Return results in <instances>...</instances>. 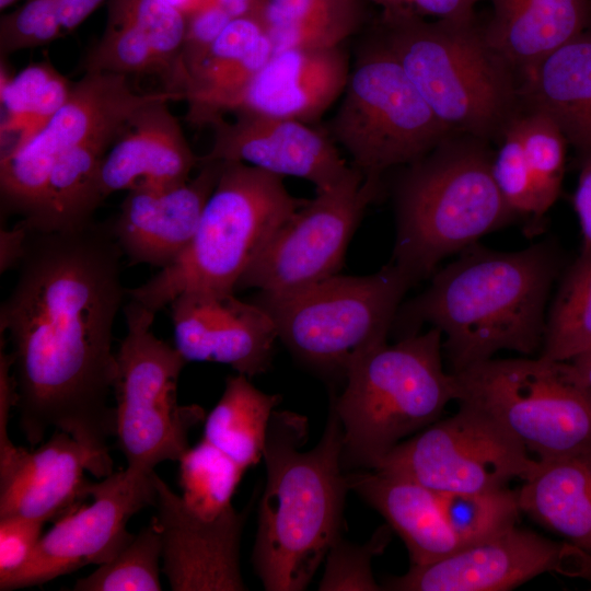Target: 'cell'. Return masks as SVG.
Returning a JSON list of instances; mask_svg holds the SVG:
<instances>
[{
  "label": "cell",
  "instance_id": "60d3db41",
  "mask_svg": "<svg viewBox=\"0 0 591 591\" xmlns=\"http://www.w3.org/2000/svg\"><path fill=\"white\" fill-rule=\"evenodd\" d=\"M186 18V34L181 55L183 88L186 78L201 63L211 45L233 19L218 1L207 3Z\"/></svg>",
  "mask_w": 591,
  "mask_h": 591
},
{
  "label": "cell",
  "instance_id": "7402d4cb",
  "mask_svg": "<svg viewBox=\"0 0 591 591\" xmlns=\"http://www.w3.org/2000/svg\"><path fill=\"white\" fill-rule=\"evenodd\" d=\"M183 95L164 91L139 108L105 153L99 172V193L107 196L140 187L185 183L199 157L192 151L170 101Z\"/></svg>",
  "mask_w": 591,
  "mask_h": 591
},
{
  "label": "cell",
  "instance_id": "e575fe53",
  "mask_svg": "<svg viewBox=\"0 0 591 591\" xmlns=\"http://www.w3.org/2000/svg\"><path fill=\"white\" fill-rule=\"evenodd\" d=\"M56 72L45 61L28 65L11 79L1 73V102L5 111L1 135L18 136L12 148L32 139L50 120L49 86Z\"/></svg>",
  "mask_w": 591,
  "mask_h": 591
},
{
  "label": "cell",
  "instance_id": "681fc988",
  "mask_svg": "<svg viewBox=\"0 0 591 591\" xmlns=\"http://www.w3.org/2000/svg\"><path fill=\"white\" fill-rule=\"evenodd\" d=\"M233 18L253 15L262 0H217Z\"/></svg>",
  "mask_w": 591,
  "mask_h": 591
},
{
  "label": "cell",
  "instance_id": "d6986e66",
  "mask_svg": "<svg viewBox=\"0 0 591 591\" xmlns=\"http://www.w3.org/2000/svg\"><path fill=\"white\" fill-rule=\"evenodd\" d=\"M174 347L188 361L228 364L248 378L271 363L278 333L257 303L228 293H184L170 303Z\"/></svg>",
  "mask_w": 591,
  "mask_h": 591
},
{
  "label": "cell",
  "instance_id": "2e32d148",
  "mask_svg": "<svg viewBox=\"0 0 591 591\" xmlns=\"http://www.w3.org/2000/svg\"><path fill=\"white\" fill-rule=\"evenodd\" d=\"M591 577V556L515 525L427 565H410L383 590L506 591L545 572Z\"/></svg>",
  "mask_w": 591,
  "mask_h": 591
},
{
  "label": "cell",
  "instance_id": "44dd1931",
  "mask_svg": "<svg viewBox=\"0 0 591 591\" xmlns=\"http://www.w3.org/2000/svg\"><path fill=\"white\" fill-rule=\"evenodd\" d=\"M94 471L89 452L61 430L32 451L18 447L0 463V518L56 522L91 497L85 472L94 476Z\"/></svg>",
  "mask_w": 591,
  "mask_h": 591
},
{
  "label": "cell",
  "instance_id": "7dc6e473",
  "mask_svg": "<svg viewBox=\"0 0 591 591\" xmlns=\"http://www.w3.org/2000/svg\"><path fill=\"white\" fill-rule=\"evenodd\" d=\"M104 0H59L63 34L79 26Z\"/></svg>",
  "mask_w": 591,
  "mask_h": 591
},
{
  "label": "cell",
  "instance_id": "836d02e7",
  "mask_svg": "<svg viewBox=\"0 0 591 591\" xmlns=\"http://www.w3.org/2000/svg\"><path fill=\"white\" fill-rule=\"evenodd\" d=\"M440 498L447 521L463 547L515 525L521 512L518 490L509 487L442 494Z\"/></svg>",
  "mask_w": 591,
  "mask_h": 591
},
{
  "label": "cell",
  "instance_id": "484cf974",
  "mask_svg": "<svg viewBox=\"0 0 591 591\" xmlns=\"http://www.w3.org/2000/svg\"><path fill=\"white\" fill-rule=\"evenodd\" d=\"M494 12L483 27L489 45L518 79L586 27L591 0H491Z\"/></svg>",
  "mask_w": 591,
  "mask_h": 591
},
{
  "label": "cell",
  "instance_id": "277c9868",
  "mask_svg": "<svg viewBox=\"0 0 591 591\" xmlns=\"http://www.w3.org/2000/svg\"><path fill=\"white\" fill-rule=\"evenodd\" d=\"M379 39L438 119L452 132L487 140L520 114L519 79L475 20L427 21L384 8Z\"/></svg>",
  "mask_w": 591,
  "mask_h": 591
},
{
  "label": "cell",
  "instance_id": "7c38bea8",
  "mask_svg": "<svg viewBox=\"0 0 591 591\" xmlns=\"http://www.w3.org/2000/svg\"><path fill=\"white\" fill-rule=\"evenodd\" d=\"M537 460L490 415L459 403L390 451L373 470L417 482L437 494L490 491L524 480Z\"/></svg>",
  "mask_w": 591,
  "mask_h": 591
},
{
  "label": "cell",
  "instance_id": "c3c4849f",
  "mask_svg": "<svg viewBox=\"0 0 591 591\" xmlns=\"http://www.w3.org/2000/svg\"><path fill=\"white\" fill-rule=\"evenodd\" d=\"M569 362L579 381L591 391V349Z\"/></svg>",
  "mask_w": 591,
  "mask_h": 591
},
{
  "label": "cell",
  "instance_id": "74e56055",
  "mask_svg": "<svg viewBox=\"0 0 591 591\" xmlns=\"http://www.w3.org/2000/svg\"><path fill=\"white\" fill-rule=\"evenodd\" d=\"M389 524L380 526L364 544H354L340 536L329 548L318 584L322 591H379L372 573V559L383 553L392 537Z\"/></svg>",
  "mask_w": 591,
  "mask_h": 591
},
{
  "label": "cell",
  "instance_id": "f907efd6",
  "mask_svg": "<svg viewBox=\"0 0 591 591\" xmlns=\"http://www.w3.org/2000/svg\"><path fill=\"white\" fill-rule=\"evenodd\" d=\"M16 0H0V8L1 10L10 7L12 3H14Z\"/></svg>",
  "mask_w": 591,
  "mask_h": 591
},
{
  "label": "cell",
  "instance_id": "ac0fdd59",
  "mask_svg": "<svg viewBox=\"0 0 591 591\" xmlns=\"http://www.w3.org/2000/svg\"><path fill=\"white\" fill-rule=\"evenodd\" d=\"M234 113L232 121L223 115L209 121L212 144L199 163L243 162L282 177L304 178L316 192L334 186L350 169L334 140L309 124L246 111Z\"/></svg>",
  "mask_w": 591,
  "mask_h": 591
},
{
  "label": "cell",
  "instance_id": "4fadbf2b",
  "mask_svg": "<svg viewBox=\"0 0 591 591\" xmlns=\"http://www.w3.org/2000/svg\"><path fill=\"white\" fill-rule=\"evenodd\" d=\"M381 190L382 181L364 178L350 165L339 182L317 190L279 228L236 289L286 296L338 274L354 232Z\"/></svg>",
  "mask_w": 591,
  "mask_h": 591
},
{
  "label": "cell",
  "instance_id": "f35d334b",
  "mask_svg": "<svg viewBox=\"0 0 591 591\" xmlns=\"http://www.w3.org/2000/svg\"><path fill=\"white\" fill-rule=\"evenodd\" d=\"M501 137L502 143L491 162L494 181L514 215L530 217L534 227L535 222L541 221L543 213L534 178L513 121Z\"/></svg>",
  "mask_w": 591,
  "mask_h": 591
},
{
  "label": "cell",
  "instance_id": "30bf717a",
  "mask_svg": "<svg viewBox=\"0 0 591 591\" xmlns=\"http://www.w3.org/2000/svg\"><path fill=\"white\" fill-rule=\"evenodd\" d=\"M331 134L364 178L382 181L451 135L391 51L376 38L350 71Z\"/></svg>",
  "mask_w": 591,
  "mask_h": 591
},
{
  "label": "cell",
  "instance_id": "4316f807",
  "mask_svg": "<svg viewBox=\"0 0 591 591\" xmlns=\"http://www.w3.org/2000/svg\"><path fill=\"white\" fill-rule=\"evenodd\" d=\"M518 499L522 512L591 556V443L537 460Z\"/></svg>",
  "mask_w": 591,
  "mask_h": 591
},
{
  "label": "cell",
  "instance_id": "f6af8a7d",
  "mask_svg": "<svg viewBox=\"0 0 591 591\" xmlns=\"http://www.w3.org/2000/svg\"><path fill=\"white\" fill-rule=\"evenodd\" d=\"M572 202L581 228L582 250H591V157L582 160Z\"/></svg>",
  "mask_w": 591,
  "mask_h": 591
},
{
  "label": "cell",
  "instance_id": "d4e9b609",
  "mask_svg": "<svg viewBox=\"0 0 591 591\" xmlns=\"http://www.w3.org/2000/svg\"><path fill=\"white\" fill-rule=\"evenodd\" d=\"M348 489L379 511L404 541L410 565L438 561L461 542L444 515L440 495L398 475L370 470L346 474Z\"/></svg>",
  "mask_w": 591,
  "mask_h": 591
},
{
  "label": "cell",
  "instance_id": "3957f363",
  "mask_svg": "<svg viewBox=\"0 0 591 591\" xmlns=\"http://www.w3.org/2000/svg\"><path fill=\"white\" fill-rule=\"evenodd\" d=\"M305 416L275 409L263 460L266 485L259 503L252 554L267 591H301L340 536L348 489L343 474V427L331 404L317 444L301 451L309 437Z\"/></svg>",
  "mask_w": 591,
  "mask_h": 591
},
{
  "label": "cell",
  "instance_id": "b9f144b4",
  "mask_svg": "<svg viewBox=\"0 0 591 591\" xmlns=\"http://www.w3.org/2000/svg\"><path fill=\"white\" fill-rule=\"evenodd\" d=\"M45 522L10 515L0 518V577L22 567L43 536Z\"/></svg>",
  "mask_w": 591,
  "mask_h": 591
},
{
  "label": "cell",
  "instance_id": "ab89813d",
  "mask_svg": "<svg viewBox=\"0 0 591 591\" xmlns=\"http://www.w3.org/2000/svg\"><path fill=\"white\" fill-rule=\"evenodd\" d=\"M62 34L59 0H26L1 18V57L46 45Z\"/></svg>",
  "mask_w": 591,
  "mask_h": 591
},
{
  "label": "cell",
  "instance_id": "83f0119b",
  "mask_svg": "<svg viewBox=\"0 0 591 591\" xmlns=\"http://www.w3.org/2000/svg\"><path fill=\"white\" fill-rule=\"evenodd\" d=\"M362 1L262 0L252 16L262 23L274 54L287 49H328L343 46L359 28Z\"/></svg>",
  "mask_w": 591,
  "mask_h": 591
},
{
  "label": "cell",
  "instance_id": "e0dca14e",
  "mask_svg": "<svg viewBox=\"0 0 591 591\" xmlns=\"http://www.w3.org/2000/svg\"><path fill=\"white\" fill-rule=\"evenodd\" d=\"M162 541V571L173 591L246 590L240 569L244 515L233 506L212 520L194 513L159 475L153 474Z\"/></svg>",
  "mask_w": 591,
  "mask_h": 591
},
{
  "label": "cell",
  "instance_id": "7bdbcfd3",
  "mask_svg": "<svg viewBox=\"0 0 591 591\" xmlns=\"http://www.w3.org/2000/svg\"><path fill=\"white\" fill-rule=\"evenodd\" d=\"M384 8H409L419 14L439 19L470 21L474 20V8L480 0H363Z\"/></svg>",
  "mask_w": 591,
  "mask_h": 591
},
{
  "label": "cell",
  "instance_id": "ee69618b",
  "mask_svg": "<svg viewBox=\"0 0 591 591\" xmlns=\"http://www.w3.org/2000/svg\"><path fill=\"white\" fill-rule=\"evenodd\" d=\"M16 385L9 352L0 349V462L8 460L18 449L9 438L8 424L16 406Z\"/></svg>",
  "mask_w": 591,
  "mask_h": 591
},
{
  "label": "cell",
  "instance_id": "5bb4252c",
  "mask_svg": "<svg viewBox=\"0 0 591 591\" xmlns=\"http://www.w3.org/2000/svg\"><path fill=\"white\" fill-rule=\"evenodd\" d=\"M162 93L134 92L126 74L85 71L72 84L66 104L38 134L1 154L2 213L27 219L62 155L89 140L123 132L134 114Z\"/></svg>",
  "mask_w": 591,
  "mask_h": 591
},
{
  "label": "cell",
  "instance_id": "9a60e30c",
  "mask_svg": "<svg viewBox=\"0 0 591 591\" xmlns=\"http://www.w3.org/2000/svg\"><path fill=\"white\" fill-rule=\"evenodd\" d=\"M152 472L126 467L91 488L92 503L81 506L43 534L27 561L0 577V590L45 583L88 565L114 558L134 537L127 523L141 509L154 505Z\"/></svg>",
  "mask_w": 591,
  "mask_h": 591
},
{
  "label": "cell",
  "instance_id": "bcb514c9",
  "mask_svg": "<svg viewBox=\"0 0 591 591\" xmlns=\"http://www.w3.org/2000/svg\"><path fill=\"white\" fill-rule=\"evenodd\" d=\"M30 236V229L19 221L13 228L0 231V273L18 268L22 260Z\"/></svg>",
  "mask_w": 591,
  "mask_h": 591
},
{
  "label": "cell",
  "instance_id": "9c48e42d",
  "mask_svg": "<svg viewBox=\"0 0 591 591\" xmlns=\"http://www.w3.org/2000/svg\"><path fill=\"white\" fill-rule=\"evenodd\" d=\"M454 374L456 402L490 415L534 459L591 443V391L569 361L491 358Z\"/></svg>",
  "mask_w": 591,
  "mask_h": 591
},
{
  "label": "cell",
  "instance_id": "8fae6325",
  "mask_svg": "<svg viewBox=\"0 0 591 591\" xmlns=\"http://www.w3.org/2000/svg\"><path fill=\"white\" fill-rule=\"evenodd\" d=\"M124 314L126 334L115 351V439L128 467L152 472L164 461L178 462L206 414L198 405L178 404L187 361L152 333L155 313L129 299Z\"/></svg>",
  "mask_w": 591,
  "mask_h": 591
},
{
  "label": "cell",
  "instance_id": "d590c367",
  "mask_svg": "<svg viewBox=\"0 0 591 591\" xmlns=\"http://www.w3.org/2000/svg\"><path fill=\"white\" fill-rule=\"evenodd\" d=\"M512 121L533 175L544 216L560 193L567 140L559 127L544 114L524 111Z\"/></svg>",
  "mask_w": 591,
  "mask_h": 591
},
{
  "label": "cell",
  "instance_id": "ffe728a7",
  "mask_svg": "<svg viewBox=\"0 0 591 591\" xmlns=\"http://www.w3.org/2000/svg\"><path fill=\"white\" fill-rule=\"evenodd\" d=\"M221 169L222 161L201 162L198 174L185 183L127 192L109 224L131 265L162 269L182 255L195 235Z\"/></svg>",
  "mask_w": 591,
  "mask_h": 591
},
{
  "label": "cell",
  "instance_id": "6da1fadb",
  "mask_svg": "<svg viewBox=\"0 0 591 591\" xmlns=\"http://www.w3.org/2000/svg\"><path fill=\"white\" fill-rule=\"evenodd\" d=\"M109 221L30 230L18 278L0 309L16 385L19 424L35 447L54 428L91 455L94 476L113 473V326L127 289Z\"/></svg>",
  "mask_w": 591,
  "mask_h": 591
},
{
  "label": "cell",
  "instance_id": "4dcf8cb0",
  "mask_svg": "<svg viewBox=\"0 0 591 591\" xmlns=\"http://www.w3.org/2000/svg\"><path fill=\"white\" fill-rule=\"evenodd\" d=\"M179 485L185 505L197 515L212 520L228 510L244 470L202 439L178 460Z\"/></svg>",
  "mask_w": 591,
  "mask_h": 591
},
{
  "label": "cell",
  "instance_id": "ba28073f",
  "mask_svg": "<svg viewBox=\"0 0 591 591\" xmlns=\"http://www.w3.org/2000/svg\"><path fill=\"white\" fill-rule=\"evenodd\" d=\"M414 283L390 262L372 275L336 274L286 296L258 293L254 302L269 314L293 357L322 374L345 379L356 356L386 343Z\"/></svg>",
  "mask_w": 591,
  "mask_h": 591
},
{
  "label": "cell",
  "instance_id": "8992f818",
  "mask_svg": "<svg viewBox=\"0 0 591 591\" xmlns=\"http://www.w3.org/2000/svg\"><path fill=\"white\" fill-rule=\"evenodd\" d=\"M442 333L401 337L356 356L345 386L332 397L343 427L341 466L373 470L398 443L419 432L457 399L454 373L442 362Z\"/></svg>",
  "mask_w": 591,
  "mask_h": 591
},
{
  "label": "cell",
  "instance_id": "603a6c76",
  "mask_svg": "<svg viewBox=\"0 0 591 591\" xmlns=\"http://www.w3.org/2000/svg\"><path fill=\"white\" fill-rule=\"evenodd\" d=\"M350 71L343 46L276 53L231 112L246 111L310 124L343 95Z\"/></svg>",
  "mask_w": 591,
  "mask_h": 591
},
{
  "label": "cell",
  "instance_id": "f546056e",
  "mask_svg": "<svg viewBox=\"0 0 591 591\" xmlns=\"http://www.w3.org/2000/svg\"><path fill=\"white\" fill-rule=\"evenodd\" d=\"M591 349V250H581L565 274L546 325L541 357L570 361Z\"/></svg>",
  "mask_w": 591,
  "mask_h": 591
},
{
  "label": "cell",
  "instance_id": "1f68e13d",
  "mask_svg": "<svg viewBox=\"0 0 591 591\" xmlns=\"http://www.w3.org/2000/svg\"><path fill=\"white\" fill-rule=\"evenodd\" d=\"M162 541L151 522L111 560L85 578L77 580L74 591H160Z\"/></svg>",
  "mask_w": 591,
  "mask_h": 591
},
{
  "label": "cell",
  "instance_id": "cb8c5ba5",
  "mask_svg": "<svg viewBox=\"0 0 591 591\" xmlns=\"http://www.w3.org/2000/svg\"><path fill=\"white\" fill-rule=\"evenodd\" d=\"M520 104L551 118L581 159L591 157V30L519 77Z\"/></svg>",
  "mask_w": 591,
  "mask_h": 591
},
{
  "label": "cell",
  "instance_id": "5b68a950",
  "mask_svg": "<svg viewBox=\"0 0 591 591\" xmlns=\"http://www.w3.org/2000/svg\"><path fill=\"white\" fill-rule=\"evenodd\" d=\"M483 141L448 136L408 164L396 185L397 232L391 262L415 281L517 217L494 181V155Z\"/></svg>",
  "mask_w": 591,
  "mask_h": 591
},
{
  "label": "cell",
  "instance_id": "52a82bcc",
  "mask_svg": "<svg viewBox=\"0 0 591 591\" xmlns=\"http://www.w3.org/2000/svg\"><path fill=\"white\" fill-rule=\"evenodd\" d=\"M306 199L293 197L282 176L222 161L193 240L171 265L127 297L157 313L184 293L234 292L243 274Z\"/></svg>",
  "mask_w": 591,
  "mask_h": 591
},
{
  "label": "cell",
  "instance_id": "f1b7e54d",
  "mask_svg": "<svg viewBox=\"0 0 591 591\" xmlns=\"http://www.w3.org/2000/svg\"><path fill=\"white\" fill-rule=\"evenodd\" d=\"M281 396L267 394L237 373L205 418L204 437L244 471L263 460L269 421Z\"/></svg>",
  "mask_w": 591,
  "mask_h": 591
},
{
  "label": "cell",
  "instance_id": "d6a6232c",
  "mask_svg": "<svg viewBox=\"0 0 591 591\" xmlns=\"http://www.w3.org/2000/svg\"><path fill=\"white\" fill-rule=\"evenodd\" d=\"M108 12L129 22L146 37L169 71L167 91L183 95L185 13L169 0H111Z\"/></svg>",
  "mask_w": 591,
  "mask_h": 591
},
{
  "label": "cell",
  "instance_id": "8d00e7d4",
  "mask_svg": "<svg viewBox=\"0 0 591 591\" xmlns=\"http://www.w3.org/2000/svg\"><path fill=\"white\" fill-rule=\"evenodd\" d=\"M84 71L120 74L160 73L170 83L166 67L146 37L129 22L109 13L105 31L83 61Z\"/></svg>",
  "mask_w": 591,
  "mask_h": 591
},
{
  "label": "cell",
  "instance_id": "7a4b0ae2",
  "mask_svg": "<svg viewBox=\"0 0 591 591\" xmlns=\"http://www.w3.org/2000/svg\"><path fill=\"white\" fill-rule=\"evenodd\" d=\"M558 265L551 244L498 252L476 243L434 273L429 287L398 309L394 322L404 327L402 337L418 333L422 323L440 329L451 373L500 350L530 356L543 345Z\"/></svg>",
  "mask_w": 591,
  "mask_h": 591
}]
</instances>
